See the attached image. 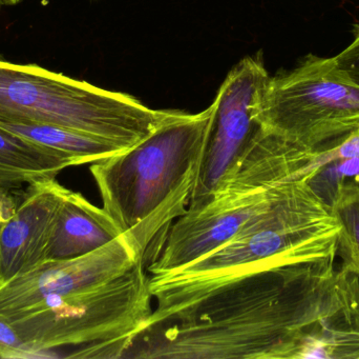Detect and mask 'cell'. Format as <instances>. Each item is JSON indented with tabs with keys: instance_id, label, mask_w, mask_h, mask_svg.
<instances>
[{
	"instance_id": "cell-9",
	"label": "cell",
	"mask_w": 359,
	"mask_h": 359,
	"mask_svg": "<svg viewBox=\"0 0 359 359\" xmlns=\"http://www.w3.org/2000/svg\"><path fill=\"white\" fill-rule=\"evenodd\" d=\"M67 188L54 181L29 185L25 200L0 223L2 285L48 261V249Z\"/></svg>"
},
{
	"instance_id": "cell-18",
	"label": "cell",
	"mask_w": 359,
	"mask_h": 359,
	"mask_svg": "<svg viewBox=\"0 0 359 359\" xmlns=\"http://www.w3.org/2000/svg\"><path fill=\"white\" fill-rule=\"evenodd\" d=\"M90 1H98V0H90Z\"/></svg>"
},
{
	"instance_id": "cell-15",
	"label": "cell",
	"mask_w": 359,
	"mask_h": 359,
	"mask_svg": "<svg viewBox=\"0 0 359 359\" xmlns=\"http://www.w3.org/2000/svg\"><path fill=\"white\" fill-rule=\"evenodd\" d=\"M332 58L343 77L359 88V23L354 25L351 44Z\"/></svg>"
},
{
	"instance_id": "cell-6",
	"label": "cell",
	"mask_w": 359,
	"mask_h": 359,
	"mask_svg": "<svg viewBox=\"0 0 359 359\" xmlns=\"http://www.w3.org/2000/svg\"><path fill=\"white\" fill-rule=\"evenodd\" d=\"M261 130L310 151L359 133V88L333 58L306 56L294 69L269 77L253 107Z\"/></svg>"
},
{
	"instance_id": "cell-7",
	"label": "cell",
	"mask_w": 359,
	"mask_h": 359,
	"mask_svg": "<svg viewBox=\"0 0 359 359\" xmlns=\"http://www.w3.org/2000/svg\"><path fill=\"white\" fill-rule=\"evenodd\" d=\"M269 77L259 53L241 59L222 82L213 100L215 119L188 210L204 208L233 176L259 128L253 107Z\"/></svg>"
},
{
	"instance_id": "cell-17",
	"label": "cell",
	"mask_w": 359,
	"mask_h": 359,
	"mask_svg": "<svg viewBox=\"0 0 359 359\" xmlns=\"http://www.w3.org/2000/svg\"><path fill=\"white\" fill-rule=\"evenodd\" d=\"M4 221V219H0V223ZM2 286V280H1V267H0V287Z\"/></svg>"
},
{
	"instance_id": "cell-4",
	"label": "cell",
	"mask_w": 359,
	"mask_h": 359,
	"mask_svg": "<svg viewBox=\"0 0 359 359\" xmlns=\"http://www.w3.org/2000/svg\"><path fill=\"white\" fill-rule=\"evenodd\" d=\"M215 113V101L200 113L182 111L138 145L90 166L102 208L144 263L187 212Z\"/></svg>"
},
{
	"instance_id": "cell-12",
	"label": "cell",
	"mask_w": 359,
	"mask_h": 359,
	"mask_svg": "<svg viewBox=\"0 0 359 359\" xmlns=\"http://www.w3.org/2000/svg\"><path fill=\"white\" fill-rule=\"evenodd\" d=\"M0 126L65 154L76 166L93 164L124 151L109 141L62 126L41 124H0Z\"/></svg>"
},
{
	"instance_id": "cell-2",
	"label": "cell",
	"mask_w": 359,
	"mask_h": 359,
	"mask_svg": "<svg viewBox=\"0 0 359 359\" xmlns=\"http://www.w3.org/2000/svg\"><path fill=\"white\" fill-rule=\"evenodd\" d=\"M144 265L122 234L2 285L0 314L40 358L71 348L69 358H124L153 313Z\"/></svg>"
},
{
	"instance_id": "cell-5",
	"label": "cell",
	"mask_w": 359,
	"mask_h": 359,
	"mask_svg": "<svg viewBox=\"0 0 359 359\" xmlns=\"http://www.w3.org/2000/svg\"><path fill=\"white\" fill-rule=\"evenodd\" d=\"M181 112L151 109L132 95L0 58V124L62 126L128 150Z\"/></svg>"
},
{
	"instance_id": "cell-20",
	"label": "cell",
	"mask_w": 359,
	"mask_h": 359,
	"mask_svg": "<svg viewBox=\"0 0 359 359\" xmlns=\"http://www.w3.org/2000/svg\"><path fill=\"white\" fill-rule=\"evenodd\" d=\"M356 181H358V183H359V178L356 179Z\"/></svg>"
},
{
	"instance_id": "cell-19",
	"label": "cell",
	"mask_w": 359,
	"mask_h": 359,
	"mask_svg": "<svg viewBox=\"0 0 359 359\" xmlns=\"http://www.w3.org/2000/svg\"><path fill=\"white\" fill-rule=\"evenodd\" d=\"M2 4L1 1H0V8H1Z\"/></svg>"
},
{
	"instance_id": "cell-14",
	"label": "cell",
	"mask_w": 359,
	"mask_h": 359,
	"mask_svg": "<svg viewBox=\"0 0 359 359\" xmlns=\"http://www.w3.org/2000/svg\"><path fill=\"white\" fill-rule=\"evenodd\" d=\"M40 358L25 345L16 329L0 314V358Z\"/></svg>"
},
{
	"instance_id": "cell-16",
	"label": "cell",
	"mask_w": 359,
	"mask_h": 359,
	"mask_svg": "<svg viewBox=\"0 0 359 359\" xmlns=\"http://www.w3.org/2000/svg\"><path fill=\"white\" fill-rule=\"evenodd\" d=\"M2 6H15V4H19L21 0H0Z\"/></svg>"
},
{
	"instance_id": "cell-3",
	"label": "cell",
	"mask_w": 359,
	"mask_h": 359,
	"mask_svg": "<svg viewBox=\"0 0 359 359\" xmlns=\"http://www.w3.org/2000/svg\"><path fill=\"white\" fill-rule=\"evenodd\" d=\"M314 181L280 183L223 246L174 273L151 276L149 289L157 306L145 327L246 274L337 259L341 226Z\"/></svg>"
},
{
	"instance_id": "cell-11",
	"label": "cell",
	"mask_w": 359,
	"mask_h": 359,
	"mask_svg": "<svg viewBox=\"0 0 359 359\" xmlns=\"http://www.w3.org/2000/svg\"><path fill=\"white\" fill-rule=\"evenodd\" d=\"M73 166L65 154L0 126V190L54 181Z\"/></svg>"
},
{
	"instance_id": "cell-13",
	"label": "cell",
	"mask_w": 359,
	"mask_h": 359,
	"mask_svg": "<svg viewBox=\"0 0 359 359\" xmlns=\"http://www.w3.org/2000/svg\"><path fill=\"white\" fill-rule=\"evenodd\" d=\"M341 226L337 259L344 269L359 278V183L339 181L329 202Z\"/></svg>"
},
{
	"instance_id": "cell-1",
	"label": "cell",
	"mask_w": 359,
	"mask_h": 359,
	"mask_svg": "<svg viewBox=\"0 0 359 359\" xmlns=\"http://www.w3.org/2000/svg\"><path fill=\"white\" fill-rule=\"evenodd\" d=\"M124 358L359 359V278L337 259L246 274L145 327Z\"/></svg>"
},
{
	"instance_id": "cell-10",
	"label": "cell",
	"mask_w": 359,
	"mask_h": 359,
	"mask_svg": "<svg viewBox=\"0 0 359 359\" xmlns=\"http://www.w3.org/2000/svg\"><path fill=\"white\" fill-rule=\"evenodd\" d=\"M121 235L104 209L67 189L57 213L46 259L65 261L83 256Z\"/></svg>"
},
{
	"instance_id": "cell-8",
	"label": "cell",
	"mask_w": 359,
	"mask_h": 359,
	"mask_svg": "<svg viewBox=\"0 0 359 359\" xmlns=\"http://www.w3.org/2000/svg\"><path fill=\"white\" fill-rule=\"evenodd\" d=\"M278 185L221 194L200 210H187L172 225L162 250L147 269L149 273H174L223 246L271 198Z\"/></svg>"
}]
</instances>
